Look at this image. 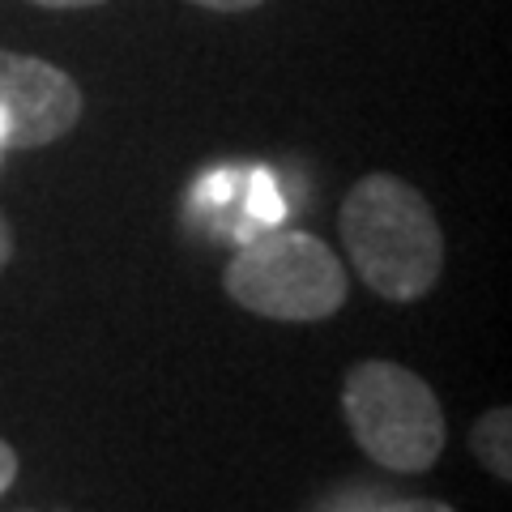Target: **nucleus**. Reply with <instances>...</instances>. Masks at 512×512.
<instances>
[{
	"mask_svg": "<svg viewBox=\"0 0 512 512\" xmlns=\"http://www.w3.org/2000/svg\"><path fill=\"white\" fill-rule=\"evenodd\" d=\"M338 231L359 282L389 303L423 299L444 274V235L431 205L402 175L372 171L346 192Z\"/></svg>",
	"mask_w": 512,
	"mask_h": 512,
	"instance_id": "f257e3e1",
	"label": "nucleus"
},
{
	"mask_svg": "<svg viewBox=\"0 0 512 512\" xmlns=\"http://www.w3.org/2000/svg\"><path fill=\"white\" fill-rule=\"evenodd\" d=\"M222 291L252 316L282 320V325H316L342 312L350 278L325 239L278 227L248 239L231 256L222 269Z\"/></svg>",
	"mask_w": 512,
	"mask_h": 512,
	"instance_id": "f03ea898",
	"label": "nucleus"
},
{
	"mask_svg": "<svg viewBox=\"0 0 512 512\" xmlns=\"http://www.w3.org/2000/svg\"><path fill=\"white\" fill-rule=\"evenodd\" d=\"M342 414L355 444L393 474H427L444 453L448 427L431 384L393 359H363L346 372Z\"/></svg>",
	"mask_w": 512,
	"mask_h": 512,
	"instance_id": "7ed1b4c3",
	"label": "nucleus"
},
{
	"mask_svg": "<svg viewBox=\"0 0 512 512\" xmlns=\"http://www.w3.org/2000/svg\"><path fill=\"white\" fill-rule=\"evenodd\" d=\"M82 90L52 60L0 47V150H43L82 120Z\"/></svg>",
	"mask_w": 512,
	"mask_h": 512,
	"instance_id": "20e7f679",
	"label": "nucleus"
},
{
	"mask_svg": "<svg viewBox=\"0 0 512 512\" xmlns=\"http://www.w3.org/2000/svg\"><path fill=\"white\" fill-rule=\"evenodd\" d=\"M470 448L487 474H495L500 483H512V410L495 406L478 414V423L470 427Z\"/></svg>",
	"mask_w": 512,
	"mask_h": 512,
	"instance_id": "39448f33",
	"label": "nucleus"
},
{
	"mask_svg": "<svg viewBox=\"0 0 512 512\" xmlns=\"http://www.w3.org/2000/svg\"><path fill=\"white\" fill-rule=\"evenodd\" d=\"M18 470H22V461H18V448H13L5 436H0V495H5L13 483H18Z\"/></svg>",
	"mask_w": 512,
	"mask_h": 512,
	"instance_id": "423d86ee",
	"label": "nucleus"
},
{
	"mask_svg": "<svg viewBox=\"0 0 512 512\" xmlns=\"http://www.w3.org/2000/svg\"><path fill=\"white\" fill-rule=\"evenodd\" d=\"M384 512H457V508L444 500H402V504H389Z\"/></svg>",
	"mask_w": 512,
	"mask_h": 512,
	"instance_id": "0eeeda50",
	"label": "nucleus"
},
{
	"mask_svg": "<svg viewBox=\"0 0 512 512\" xmlns=\"http://www.w3.org/2000/svg\"><path fill=\"white\" fill-rule=\"evenodd\" d=\"M192 5H201V9H214V13H244V9L265 5V0H192Z\"/></svg>",
	"mask_w": 512,
	"mask_h": 512,
	"instance_id": "6e6552de",
	"label": "nucleus"
},
{
	"mask_svg": "<svg viewBox=\"0 0 512 512\" xmlns=\"http://www.w3.org/2000/svg\"><path fill=\"white\" fill-rule=\"evenodd\" d=\"M39 9H94V5H107V0H30Z\"/></svg>",
	"mask_w": 512,
	"mask_h": 512,
	"instance_id": "1a4fd4ad",
	"label": "nucleus"
},
{
	"mask_svg": "<svg viewBox=\"0 0 512 512\" xmlns=\"http://www.w3.org/2000/svg\"><path fill=\"white\" fill-rule=\"evenodd\" d=\"M9 261H13V227H9V218L0 214V269Z\"/></svg>",
	"mask_w": 512,
	"mask_h": 512,
	"instance_id": "9d476101",
	"label": "nucleus"
}]
</instances>
